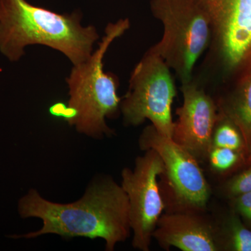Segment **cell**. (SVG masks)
I'll return each instance as SVG.
<instances>
[{"label":"cell","mask_w":251,"mask_h":251,"mask_svg":"<svg viewBox=\"0 0 251 251\" xmlns=\"http://www.w3.org/2000/svg\"><path fill=\"white\" fill-rule=\"evenodd\" d=\"M24 218L41 219L43 226L26 238L47 234L62 237L103 239L105 250L112 251L130 235L129 202L122 186L111 179L96 181L76 202L60 204L42 197L31 190L19 204Z\"/></svg>","instance_id":"obj_1"},{"label":"cell","mask_w":251,"mask_h":251,"mask_svg":"<svg viewBox=\"0 0 251 251\" xmlns=\"http://www.w3.org/2000/svg\"><path fill=\"white\" fill-rule=\"evenodd\" d=\"M82 14H58L27 0H0V52L18 62L31 45L62 52L73 65L85 62L99 39L93 25L81 24Z\"/></svg>","instance_id":"obj_2"},{"label":"cell","mask_w":251,"mask_h":251,"mask_svg":"<svg viewBox=\"0 0 251 251\" xmlns=\"http://www.w3.org/2000/svg\"><path fill=\"white\" fill-rule=\"evenodd\" d=\"M129 19L109 23L104 36L90 57L73 65L67 78L69 100L62 115L79 133L94 138L111 135L113 130L106 119L120 110L122 99L117 94L118 79L103 69V59L110 45L129 29Z\"/></svg>","instance_id":"obj_3"},{"label":"cell","mask_w":251,"mask_h":251,"mask_svg":"<svg viewBox=\"0 0 251 251\" xmlns=\"http://www.w3.org/2000/svg\"><path fill=\"white\" fill-rule=\"evenodd\" d=\"M150 9L163 24L161 40L148 50L159 56L183 82L193 70L211 39L209 19L194 0H151Z\"/></svg>","instance_id":"obj_4"},{"label":"cell","mask_w":251,"mask_h":251,"mask_svg":"<svg viewBox=\"0 0 251 251\" xmlns=\"http://www.w3.org/2000/svg\"><path fill=\"white\" fill-rule=\"evenodd\" d=\"M211 28L202 77L231 73L251 65V0H194Z\"/></svg>","instance_id":"obj_5"},{"label":"cell","mask_w":251,"mask_h":251,"mask_svg":"<svg viewBox=\"0 0 251 251\" xmlns=\"http://www.w3.org/2000/svg\"><path fill=\"white\" fill-rule=\"evenodd\" d=\"M128 83L120 103L126 125L137 126L148 120L158 133L172 138L174 122L171 109L176 91L166 62L147 51L130 74Z\"/></svg>","instance_id":"obj_6"},{"label":"cell","mask_w":251,"mask_h":251,"mask_svg":"<svg viewBox=\"0 0 251 251\" xmlns=\"http://www.w3.org/2000/svg\"><path fill=\"white\" fill-rule=\"evenodd\" d=\"M145 151L137 158L134 169L122 171L121 184L129 202L132 245L142 251H150L153 231L165 209L158 181L164 175V164L154 150Z\"/></svg>","instance_id":"obj_7"},{"label":"cell","mask_w":251,"mask_h":251,"mask_svg":"<svg viewBox=\"0 0 251 251\" xmlns=\"http://www.w3.org/2000/svg\"><path fill=\"white\" fill-rule=\"evenodd\" d=\"M139 145L142 150H154L161 157L165 166L163 175L181 208L201 211L206 207L211 189L196 157L172 138L158 133L153 125L143 130Z\"/></svg>","instance_id":"obj_8"},{"label":"cell","mask_w":251,"mask_h":251,"mask_svg":"<svg viewBox=\"0 0 251 251\" xmlns=\"http://www.w3.org/2000/svg\"><path fill=\"white\" fill-rule=\"evenodd\" d=\"M183 104L176 109L172 140L196 159H205L213 147L212 138L219 112L214 99L197 80L181 83Z\"/></svg>","instance_id":"obj_9"},{"label":"cell","mask_w":251,"mask_h":251,"mask_svg":"<svg viewBox=\"0 0 251 251\" xmlns=\"http://www.w3.org/2000/svg\"><path fill=\"white\" fill-rule=\"evenodd\" d=\"M198 211L185 209L162 214L153 238L167 251L171 247L183 251L223 250L220 229Z\"/></svg>","instance_id":"obj_10"},{"label":"cell","mask_w":251,"mask_h":251,"mask_svg":"<svg viewBox=\"0 0 251 251\" xmlns=\"http://www.w3.org/2000/svg\"><path fill=\"white\" fill-rule=\"evenodd\" d=\"M244 80L230 100L216 102L220 113L240 132L244 143V156L251 166V71Z\"/></svg>","instance_id":"obj_11"},{"label":"cell","mask_w":251,"mask_h":251,"mask_svg":"<svg viewBox=\"0 0 251 251\" xmlns=\"http://www.w3.org/2000/svg\"><path fill=\"white\" fill-rule=\"evenodd\" d=\"M221 232L223 249L235 251H251V231L243 225L237 216L232 215L224 225Z\"/></svg>","instance_id":"obj_12"},{"label":"cell","mask_w":251,"mask_h":251,"mask_svg":"<svg viewBox=\"0 0 251 251\" xmlns=\"http://www.w3.org/2000/svg\"><path fill=\"white\" fill-rule=\"evenodd\" d=\"M212 143L213 147L231 149L242 153L244 156V143L240 132L220 112L213 133Z\"/></svg>","instance_id":"obj_13"},{"label":"cell","mask_w":251,"mask_h":251,"mask_svg":"<svg viewBox=\"0 0 251 251\" xmlns=\"http://www.w3.org/2000/svg\"><path fill=\"white\" fill-rule=\"evenodd\" d=\"M241 156L244 155L231 149L212 147L207 158L213 170L217 172H226L237 164Z\"/></svg>","instance_id":"obj_14"},{"label":"cell","mask_w":251,"mask_h":251,"mask_svg":"<svg viewBox=\"0 0 251 251\" xmlns=\"http://www.w3.org/2000/svg\"><path fill=\"white\" fill-rule=\"evenodd\" d=\"M226 190L229 196L235 198L251 191V166L247 171L232 178L227 183Z\"/></svg>","instance_id":"obj_15"},{"label":"cell","mask_w":251,"mask_h":251,"mask_svg":"<svg viewBox=\"0 0 251 251\" xmlns=\"http://www.w3.org/2000/svg\"><path fill=\"white\" fill-rule=\"evenodd\" d=\"M235 198L236 209L238 212L251 223V191L240 195Z\"/></svg>","instance_id":"obj_16"}]
</instances>
